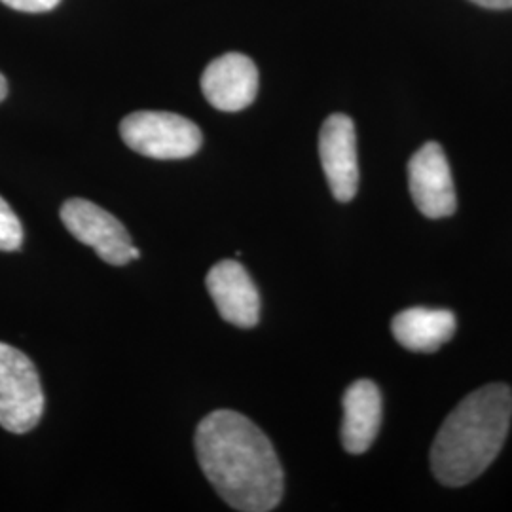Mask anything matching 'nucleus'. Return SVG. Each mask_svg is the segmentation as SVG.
<instances>
[{
  "mask_svg": "<svg viewBox=\"0 0 512 512\" xmlns=\"http://www.w3.org/2000/svg\"><path fill=\"white\" fill-rule=\"evenodd\" d=\"M203 475L236 511H274L283 497V469L272 442L234 410H215L196 429Z\"/></svg>",
  "mask_w": 512,
  "mask_h": 512,
  "instance_id": "f257e3e1",
  "label": "nucleus"
},
{
  "mask_svg": "<svg viewBox=\"0 0 512 512\" xmlns=\"http://www.w3.org/2000/svg\"><path fill=\"white\" fill-rule=\"evenodd\" d=\"M512 418V393L490 384L467 395L446 418L431 448L440 484L458 488L482 475L501 452Z\"/></svg>",
  "mask_w": 512,
  "mask_h": 512,
  "instance_id": "f03ea898",
  "label": "nucleus"
},
{
  "mask_svg": "<svg viewBox=\"0 0 512 512\" xmlns=\"http://www.w3.org/2000/svg\"><path fill=\"white\" fill-rule=\"evenodd\" d=\"M124 143L154 160H184L202 148V129L192 120L162 110H139L120 124Z\"/></svg>",
  "mask_w": 512,
  "mask_h": 512,
  "instance_id": "7ed1b4c3",
  "label": "nucleus"
},
{
  "mask_svg": "<svg viewBox=\"0 0 512 512\" xmlns=\"http://www.w3.org/2000/svg\"><path fill=\"white\" fill-rule=\"evenodd\" d=\"M44 412V393L37 366L21 353L0 342V425L16 435L35 429Z\"/></svg>",
  "mask_w": 512,
  "mask_h": 512,
  "instance_id": "20e7f679",
  "label": "nucleus"
},
{
  "mask_svg": "<svg viewBox=\"0 0 512 512\" xmlns=\"http://www.w3.org/2000/svg\"><path fill=\"white\" fill-rule=\"evenodd\" d=\"M61 220L80 243L92 247L107 264L124 266L131 260V238L126 226L99 205L74 198L63 203Z\"/></svg>",
  "mask_w": 512,
  "mask_h": 512,
  "instance_id": "39448f33",
  "label": "nucleus"
},
{
  "mask_svg": "<svg viewBox=\"0 0 512 512\" xmlns=\"http://www.w3.org/2000/svg\"><path fill=\"white\" fill-rule=\"evenodd\" d=\"M408 184L416 207L427 219H444L456 213L454 179L439 143H425L410 158Z\"/></svg>",
  "mask_w": 512,
  "mask_h": 512,
  "instance_id": "423d86ee",
  "label": "nucleus"
},
{
  "mask_svg": "<svg viewBox=\"0 0 512 512\" xmlns=\"http://www.w3.org/2000/svg\"><path fill=\"white\" fill-rule=\"evenodd\" d=\"M319 156L332 196L351 202L359 188L355 124L346 114H330L319 133Z\"/></svg>",
  "mask_w": 512,
  "mask_h": 512,
  "instance_id": "0eeeda50",
  "label": "nucleus"
},
{
  "mask_svg": "<svg viewBox=\"0 0 512 512\" xmlns=\"http://www.w3.org/2000/svg\"><path fill=\"white\" fill-rule=\"evenodd\" d=\"M202 90L205 99L222 112L247 109L258 93V69L247 55H222L203 71Z\"/></svg>",
  "mask_w": 512,
  "mask_h": 512,
  "instance_id": "6e6552de",
  "label": "nucleus"
},
{
  "mask_svg": "<svg viewBox=\"0 0 512 512\" xmlns=\"http://www.w3.org/2000/svg\"><path fill=\"white\" fill-rule=\"evenodd\" d=\"M220 317L241 329H253L260 319V296L249 272L236 260H222L205 277Z\"/></svg>",
  "mask_w": 512,
  "mask_h": 512,
  "instance_id": "1a4fd4ad",
  "label": "nucleus"
},
{
  "mask_svg": "<svg viewBox=\"0 0 512 512\" xmlns=\"http://www.w3.org/2000/svg\"><path fill=\"white\" fill-rule=\"evenodd\" d=\"M342 444L349 454H365L382 425V393L370 380H357L344 393Z\"/></svg>",
  "mask_w": 512,
  "mask_h": 512,
  "instance_id": "9d476101",
  "label": "nucleus"
},
{
  "mask_svg": "<svg viewBox=\"0 0 512 512\" xmlns=\"http://www.w3.org/2000/svg\"><path fill=\"white\" fill-rule=\"evenodd\" d=\"M391 330L403 348L433 353L456 332V315L448 310L410 308L395 315Z\"/></svg>",
  "mask_w": 512,
  "mask_h": 512,
  "instance_id": "9b49d317",
  "label": "nucleus"
},
{
  "mask_svg": "<svg viewBox=\"0 0 512 512\" xmlns=\"http://www.w3.org/2000/svg\"><path fill=\"white\" fill-rule=\"evenodd\" d=\"M23 243V228L18 215L0 198V251H18Z\"/></svg>",
  "mask_w": 512,
  "mask_h": 512,
  "instance_id": "f8f14e48",
  "label": "nucleus"
},
{
  "mask_svg": "<svg viewBox=\"0 0 512 512\" xmlns=\"http://www.w3.org/2000/svg\"><path fill=\"white\" fill-rule=\"evenodd\" d=\"M6 6L19 10V12H27V14H42V12H50L61 0H0Z\"/></svg>",
  "mask_w": 512,
  "mask_h": 512,
  "instance_id": "ddd939ff",
  "label": "nucleus"
},
{
  "mask_svg": "<svg viewBox=\"0 0 512 512\" xmlns=\"http://www.w3.org/2000/svg\"><path fill=\"white\" fill-rule=\"evenodd\" d=\"M478 6L490 8V10H509L512 8V0H473Z\"/></svg>",
  "mask_w": 512,
  "mask_h": 512,
  "instance_id": "4468645a",
  "label": "nucleus"
},
{
  "mask_svg": "<svg viewBox=\"0 0 512 512\" xmlns=\"http://www.w3.org/2000/svg\"><path fill=\"white\" fill-rule=\"evenodd\" d=\"M6 93H8V84H6V78L0 73V101H4Z\"/></svg>",
  "mask_w": 512,
  "mask_h": 512,
  "instance_id": "2eb2a0df",
  "label": "nucleus"
},
{
  "mask_svg": "<svg viewBox=\"0 0 512 512\" xmlns=\"http://www.w3.org/2000/svg\"><path fill=\"white\" fill-rule=\"evenodd\" d=\"M141 256V251L137 249V247H131V260H135V258H139Z\"/></svg>",
  "mask_w": 512,
  "mask_h": 512,
  "instance_id": "dca6fc26",
  "label": "nucleus"
}]
</instances>
